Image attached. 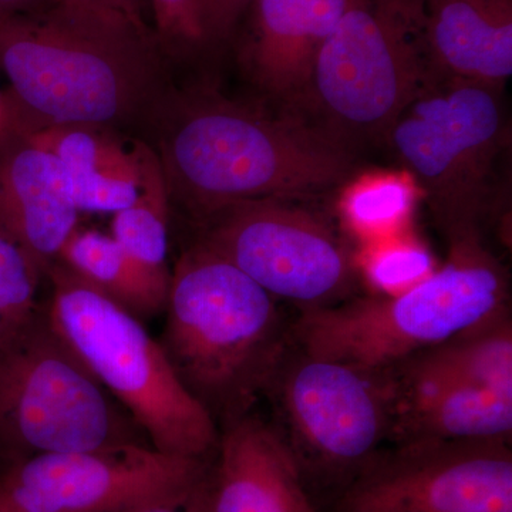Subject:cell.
<instances>
[{
    "label": "cell",
    "instance_id": "20",
    "mask_svg": "<svg viewBox=\"0 0 512 512\" xmlns=\"http://www.w3.org/2000/svg\"><path fill=\"white\" fill-rule=\"evenodd\" d=\"M392 370L512 397V328L508 311L424 350Z\"/></svg>",
    "mask_w": 512,
    "mask_h": 512
},
{
    "label": "cell",
    "instance_id": "18",
    "mask_svg": "<svg viewBox=\"0 0 512 512\" xmlns=\"http://www.w3.org/2000/svg\"><path fill=\"white\" fill-rule=\"evenodd\" d=\"M62 163L79 212H114L136 200L143 171V143L106 127L66 124L25 133Z\"/></svg>",
    "mask_w": 512,
    "mask_h": 512
},
{
    "label": "cell",
    "instance_id": "1",
    "mask_svg": "<svg viewBox=\"0 0 512 512\" xmlns=\"http://www.w3.org/2000/svg\"><path fill=\"white\" fill-rule=\"evenodd\" d=\"M161 56L150 29L56 0L0 28L6 124L35 133L154 123L171 93Z\"/></svg>",
    "mask_w": 512,
    "mask_h": 512
},
{
    "label": "cell",
    "instance_id": "24",
    "mask_svg": "<svg viewBox=\"0 0 512 512\" xmlns=\"http://www.w3.org/2000/svg\"><path fill=\"white\" fill-rule=\"evenodd\" d=\"M161 53L185 60L208 47L202 25V0H150Z\"/></svg>",
    "mask_w": 512,
    "mask_h": 512
},
{
    "label": "cell",
    "instance_id": "13",
    "mask_svg": "<svg viewBox=\"0 0 512 512\" xmlns=\"http://www.w3.org/2000/svg\"><path fill=\"white\" fill-rule=\"evenodd\" d=\"M62 163L22 131H0V232L46 275L79 225Z\"/></svg>",
    "mask_w": 512,
    "mask_h": 512
},
{
    "label": "cell",
    "instance_id": "12",
    "mask_svg": "<svg viewBox=\"0 0 512 512\" xmlns=\"http://www.w3.org/2000/svg\"><path fill=\"white\" fill-rule=\"evenodd\" d=\"M333 512H512L507 440L412 441L377 453Z\"/></svg>",
    "mask_w": 512,
    "mask_h": 512
},
{
    "label": "cell",
    "instance_id": "25",
    "mask_svg": "<svg viewBox=\"0 0 512 512\" xmlns=\"http://www.w3.org/2000/svg\"><path fill=\"white\" fill-rule=\"evenodd\" d=\"M254 0H202V25L208 46L228 40Z\"/></svg>",
    "mask_w": 512,
    "mask_h": 512
},
{
    "label": "cell",
    "instance_id": "17",
    "mask_svg": "<svg viewBox=\"0 0 512 512\" xmlns=\"http://www.w3.org/2000/svg\"><path fill=\"white\" fill-rule=\"evenodd\" d=\"M393 380L390 439L412 441L507 440L512 431V397L387 370Z\"/></svg>",
    "mask_w": 512,
    "mask_h": 512
},
{
    "label": "cell",
    "instance_id": "11",
    "mask_svg": "<svg viewBox=\"0 0 512 512\" xmlns=\"http://www.w3.org/2000/svg\"><path fill=\"white\" fill-rule=\"evenodd\" d=\"M207 478L204 458L171 456L146 443L39 454L0 474V512H117L184 503Z\"/></svg>",
    "mask_w": 512,
    "mask_h": 512
},
{
    "label": "cell",
    "instance_id": "6",
    "mask_svg": "<svg viewBox=\"0 0 512 512\" xmlns=\"http://www.w3.org/2000/svg\"><path fill=\"white\" fill-rule=\"evenodd\" d=\"M47 318L87 372L120 403L147 443L171 456L205 458L217 423L178 379L144 323L53 262Z\"/></svg>",
    "mask_w": 512,
    "mask_h": 512
},
{
    "label": "cell",
    "instance_id": "27",
    "mask_svg": "<svg viewBox=\"0 0 512 512\" xmlns=\"http://www.w3.org/2000/svg\"><path fill=\"white\" fill-rule=\"evenodd\" d=\"M56 0H0V28L53 5Z\"/></svg>",
    "mask_w": 512,
    "mask_h": 512
},
{
    "label": "cell",
    "instance_id": "8",
    "mask_svg": "<svg viewBox=\"0 0 512 512\" xmlns=\"http://www.w3.org/2000/svg\"><path fill=\"white\" fill-rule=\"evenodd\" d=\"M137 430L57 335L46 308L39 306L0 342V457L6 463L144 443Z\"/></svg>",
    "mask_w": 512,
    "mask_h": 512
},
{
    "label": "cell",
    "instance_id": "21",
    "mask_svg": "<svg viewBox=\"0 0 512 512\" xmlns=\"http://www.w3.org/2000/svg\"><path fill=\"white\" fill-rule=\"evenodd\" d=\"M349 181L339 212L352 234L369 244L404 231L421 195L410 174L376 171Z\"/></svg>",
    "mask_w": 512,
    "mask_h": 512
},
{
    "label": "cell",
    "instance_id": "14",
    "mask_svg": "<svg viewBox=\"0 0 512 512\" xmlns=\"http://www.w3.org/2000/svg\"><path fill=\"white\" fill-rule=\"evenodd\" d=\"M348 0H254L239 62L276 109L298 113L320 47Z\"/></svg>",
    "mask_w": 512,
    "mask_h": 512
},
{
    "label": "cell",
    "instance_id": "16",
    "mask_svg": "<svg viewBox=\"0 0 512 512\" xmlns=\"http://www.w3.org/2000/svg\"><path fill=\"white\" fill-rule=\"evenodd\" d=\"M431 76L507 87L512 76V0H419Z\"/></svg>",
    "mask_w": 512,
    "mask_h": 512
},
{
    "label": "cell",
    "instance_id": "28",
    "mask_svg": "<svg viewBox=\"0 0 512 512\" xmlns=\"http://www.w3.org/2000/svg\"><path fill=\"white\" fill-rule=\"evenodd\" d=\"M117 512H205V485L200 493L184 503H148Z\"/></svg>",
    "mask_w": 512,
    "mask_h": 512
},
{
    "label": "cell",
    "instance_id": "26",
    "mask_svg": "<svg viewBox=\"0 0 512 512\" xmlns=\"http://www.w3.org/2000/svg\"><path fill=\"white\" fill-rule=\"evenodd\" d=\"M66 5L76 6L106 15L120 16L138 26L148 28L144 20V0H59Z\"/></svg>",
    "mask_w": 512,
    "mask_h": 512
},
{
    "label": "cell",
    "instance_id": "4",
    "mask_svg": "<svg viewBox=\"0 0 512 512\" xmlns=\"http://www.w3.org/2000/svg\"><path fill=\"white\" fill-rule=\"evenodd\" d=\"M505 269L483 237L448 241L446 264L394 296L306 309L293 326L305 355L387 372L508 311Z\"/></svg>",
    "mask_w": 512,
    "mask_h": 512
},
{
    "label": "cell",
    "instance_id": "30",
    "mask_svg": "<svg viewBox=\"0 0 512 512\" xmlns=\"http://www.w3.org/2000/svg\"><path fill=\"white\" fill-rule=\"evenodd\" d=\"M0 101H2V92H0Z\"/></svg>",
    "mask_w": 512,
    "mask_h": 512
},
{
    "label": "cell",
    "instance_id": "7",
    "mask_svg": "<svg viewBox=\"0 0 512 512\" xmlns=\"http://www.w3.org/2000/svg\"><path fill=\"white\" fill-rule=\"evenodd\" d=\"M430 79L419 0H348L316 56L298 114L359 156L383 143Z\"/></svg>",
    "mask_w": 512,
    "mask_h": 512
},
{
    "label": "cell",
    "instance_id": "29",
    "mask_svg": "<svg viewBox=\"0 0 512 512\" xmlns=\"http://www.w3.org/2000/svg\"><path fill=\"white\" fill-rule=\"evenodd\" d=\"M6 126L5 109H3V103H0V131Z\"/></svg>",
    "mask_w": 512,
    "mask_h": 512
},
{
    "label": "cell",
    "instance_id": "15",
    "mask_svg": "<svg viewBox=\"0 0 512 512\" xmlns=\"http://www.w3.org/2000/svg\"><path fill=\"white\" fill-rule=\"evenodd\" d=\"M205 512H319L282 434L255 417L225 426Z\"/></svg>",
    "mask_w": 512,
    "mask_h": 512
},
{
    "label": "cell",
    "instance_id": "23",
    "mask_svg": "<svg viewBox=\"0 0 512 512\" xmlns=\"http://www.w3.org/2000/svg\"><path fill=\"white\" fill-rule=\"evenodd\" d=\"M357 269L376 295L409 291L436 271L430 249L406 231L366 244Z\"/></svg>",
    "mask_w": 512,
    "mask_h": 512
},
{
    "label": "cell",
    "instance_id": "10",
    "mask_svg": "<svg viewBox=\"0 0 512 512\" xmlns=\"http://www.w3.org/2000/svg\"><path fill=\"white\" fill-rule=\"evenodd\" d=\"M275 390L301 471L345 484L379 453L392 434L393 380L389 372L305 355L276 369Z\"/></svg>",
    "mask_w": 512,
    "mask_h": 512
},
{
    "label": "cell",
    "instance_id": "3",
    "mask_svg": "<svg viewBox=\"0 0 512 512\" xmlns=\"http://www.w3.org/2000/svg\"><path fill=\"white\" fill-rule=\"evenodd\" d=\"M158 339L178 379L217 423L247 416L285 356L276 299L205 245L178 259Z\"/></svg>",
    "mask_w": 512,
    "mask_h": 512
},
{
    "label": "cell",
    "instance_id": "19",
    "mask_svg": "<svg viewBox=\"0 0 512 512\" xmlns=\"http://www.w3.org/2000/svg\"><path fill=\"white\" fill-rule=\"evenodd\" d=\"M56 261L141 322L164 312L171 272L141 264L110 234L77 225Z\"/></svg>",
    "mask_w": 512,
    "mask_h": 512
},
{
    "label": "cell",
    "instance_id": "5",
    "mask_svg": "<svg viewBox=\"0 0 512 512\" xmlns=\"http://www.w3.org/2000/svg\"><path fill=\"white\" fill-rule=\"evenodd\" d=\"M505 89L433 77L383 137L426 198L448 241L483 237L498 202L500 163L510 148Z\"/></svg>",
    "mask_w": 512,
    "mask_h": 512
},
{
    "label": "cell",
    "instance_id": "22",
    "mask_svg": "<svg viewBox=\"0 0 512 512\" xmlns=\"http://www.w3.org/2000/svg\"><path fill=\"white\" fill-rule=\"evenodd\" d=\"M170 202L156 150L144 144L140 191L128 207L114 212L110 235L150 268L168 269Z\"/></svg>",
    "mask_w": 512,
    "mask_h": 512
},
{
    "label": "cell",
    "instance_id": "9",
    "mask_svg": "<svg viewBox=\"0 0 512 512\" xmlns=\"http://www.w3.org/2000/svg\"><path fill=\"white\" fill-rule=\"evenodd\" d=\"M299 201L269 197L229 204L200 220L197 242L303 311L348 301L359 276L356 258L335 228Z\"/></svg>",
    "mask_w": 512,
    "mask_h": 512
},
{
    "label": "cell",
    "instance_id": "2",
    "mask_svg": "<svg viewBox=\"0 0 512 512\" xmlns=\"http://www.w3.org/2000/svg\"><path fill=\"white\" fill-rule=\"evenodd\" d=\"M153 124L168 194L197 220L234 202L332 190L348 183L359 157L295 111L208 87L171 90Z\"/></svg>",
    "mask_w": 512,
    "mask_h": 512
}]
</instances>
